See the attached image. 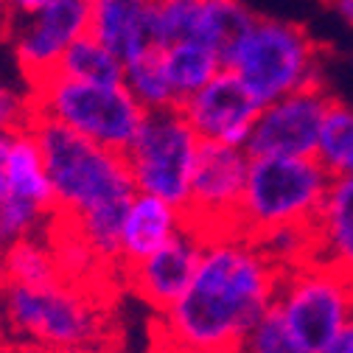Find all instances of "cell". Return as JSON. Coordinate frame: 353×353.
Returning <instances> with one entry per match:
<instances>
[{
  "label": "cell",
  "mask_w": 353,
  "mask_h": 353,
  "mask_svg": "<svg viewBox=\"0 0 353 353\" xmlns=\"http://www.w3.org/2000/svg\"><path fill=\"white\" fill-rule=\"evenodd\" d=\"M283 267L255 241L205 244L188 292L152 328V336L188 353H239L250 328L275 303Z\"/></svg>",
  "instance_id": "cell-1"
},
{
  "label": "cell",
  "mask_w": 353,
  "mask_h": 353,
  "mask_svg": "<svg viewBox=\"0 0 353 353\" xmlns=\"http://www.w3.org/2000/svg\"><path fill=\"white\" fill-rule=\"evenodd\" d=\"M28 126L46 160L54 216L73 225L107 267L121 272V225L138 194L126 157L46 115L31 112Z\"/></svg>",
  "instance_id": "cell-2"
},
{
  "label": "cell",
  "mask_w": 353,
  "mask_h": 353,
  "mask_svg": "<svg viewBox=\"0 0 353 353\" xmlns=\"http://www.w3.org/2000/svg\"><path fill=\"white\" fill-rule=\"evenodd\" d=\"M0 339H6L9 347H37L46 353L110 345L107 292L65 278L39 286L0 281Z\"/></svg>",
  "instance_id": "cell-3"
},
{
  "label": "cell",
  "mask_w": 353,
  "mask_h": 353,
  "mask_svg": "<svg viewBox=\"0 0 353 353\" xmlns=\"http://www.w3.org/2000/svg\"><path fill=\"white\" fill-rule=\"evenodd\" d=\"M334 183L317 157H250L239 239L261 244L281 230L312 228Z\"/></svg>",
  "instance_id": "cell-4"
},
{
  "label": "cell",
  "mask_w": 353,
  "mask_h": 353,
  "mask_svg": "<svg viewBox=\"0 0 353 353\" xmlns=\"http://www.w3.org/2000/svg\"><path fill=\"white\" fill-rule=\"evenodd\" d=\"M222 65L233 70L261 107L323 81L317 46L300 26L255 17V23L225 51Z\"/></svg>",
  "instance_id": "cell-5"
},
{
  "label": "cell",
  "mask_w": 353,
  "mask_h": 353,
  "mask_svg": "<svg viewBox=\"0 0 353 353\" xmlns=\"http://www.w3.org/2000/svg\"><path fill=\"white\" fill-rule=\"evenodd\" d=\"M31 112L46 115L76 135L104 149L126 154L143 123L146 110L126 90V84H87L48 76L28 90Z\"/></svg>",
  "instance_id": "cell-6"
},
{
  "label": "cell",
  "mask_w": 353,
  "mask_h": 353,
  "mask_svg": "<svg viewBox=\"0 0 353 353\" xmlns=\"http://www.w3.org/2000/svg\"><path fill=\"white\" fill-rule=\"evenodd\" d=\"M199 143V135L180 107L146 112L135 141L123 154L135 188L183 210L191 191Z\"/></svg>",
  "instance_id": "cell-7"
},
{
  "label": "cell",
  "mask_w": 353,
  "mask_h": 353,
  "mask_svg": "<svg viewBox=\"0 0 353 353\" xmlns=\"http://www.w3.org/2000/svg\"><path fill=\"white\" fill-rule=\"evenodd\" d=\"M54 191L31 126L0 132V255L54 219Z\"/></svg>",
  "instance_id": "cell-8"
},
{
  "label": "cell",
  "mask_w": 353,
  "mask_h": 353,
  "mask_svg": "<svg viewBox=\"0 0 353 353\" xmlns=\"http://www.w3.org/2000/svg\"><path fill=\"white\" fill-rule=\"evenodd\" d=\"M250 154L236 146L202 141L191 176L183 230L210 244L216 239H239V210L247 188Z\"/></svg>",
  "instance_id": "cell-9"
},
{
  "label": "cell",
  "mask_w": 353,
  "mask_h": 353,
  "mask_svg": "<svg viewBox=\"0 0 353 353\" xmlns=\"http://www.w3.org/2000/svg\"><path fill=\"white\" fill-rule=\"evenodd\" d=\"M275 303L308 353H317L353 320V281L323 261H305L283 272Z\"/></svg>",
  "instance_id": "cell-10"
},
{
  "label": "cell",
  "mask_w": 353,
  "mask_h": 353,
  "mask_svg": "<svg viewBox=\"0 0 353 353\" xmlns=\"http://www.w3.org/2000/svg\"><path fill=\"white\" fill-rule=\"evenodd\" d=\"M12 37L20 73L31 87L57 73L62 54L90 34V0H48L26 17H12L3 28Z\"/></svg>",
  "instance_id": "cell-11"
},
{
  "label": "cell",
  "mask_w": 353,
  "mask_h": 353,
  "mask_svg": "<svg viewBox=\"0 0 353 353\" xmlns=\"http://www.w3.org/2000/svg\"><path fill=\"white\" fill-rule=\"evenodd\" d=\"M331 101L325 84L314 81L263 107L244 152L250 157H314Z\"/></svg>",
  "instance_id": "cell-12"
},
{
  "label": "cell",
  "mask_w": 353,
  "mask_h": 353,
  "mask_svg": "<svg viewBox=\"0 0 353 353\" xmlns=\"http://www.w3.org/2000/svg\"><path fill=\"white\" fill-rule=\"evenodd\" d=\"M180 110L199 141L244 149L263 107L233 70L222 68L196 96L180 104Z\"/></svg>",
  "instance_id": "cell-13"
},
{
  "label": "cell",
  "mask_w": 353,
  "mask_h": 353,
  "mask_svg": "<svg viewBox=\"0 0 353 353\" xmlns=\"http://www.w3.org/2000/svg\"><path fill=\"white\" fill-rule=\"evenodd\" d=\"M202 252H205V241H199L188 230H180L154 255L135 263V267H126L121 272L123 283L129 286L132 294H138L146 305H152L157 314H165L188 292L199 270Z\"/></svg>",
  "instance_id": "cell-14"
},
{
  "label": "cell",
  "mask_w": 353,
  "mask_h": 353,
  "mask_svg": "<svg viewBox=\"0 0 353 353\" xmlns=\"http://www.w3.org/2000/svg\"><path fill=\"white\" fill-rule=\"evenodd\" d=\"M183 230L180 208L152 194H135L121 225V272L146 261Z\"/></svg>",
  "instance_id": "cell-15"
},
{
  "label": "cell",
  "mask_w": 353,
  "mask_h": 353,
  "mask_svg": "<svg viewBox=\"0 0 353 353\" xmlns=\"http://www.w3.org/2000/svg\"><path fill=\"white\" fill-rule=\"evenodd\" d=\"M353 281V174L334 176L314 222V258Z\"/></svg>",
  "instance_id": "cell-16"
},
{
  "label": "cell",
  "mask_w": 353,
  "mask_h": 353,
  "mask_svg": "<svg viewBox=\"0 0 353 353\" xmlns=\"http://www.w3.org/2000/svg\"><path fill=\"white\" fill-rule=\"evenodd\" d=\"M152 0H90V34L123 62L152 48Z\"/></svg>",
  "instance_id": "cell-17"
},
{
  "label": "cell",
  "mask_w": 353,
  "mask_h": 353,
  "mask_svg": "<svg viewBox=\"0 0 353 353\" xmlns=\"http://www.w3.org/2000/svg\"><path fill=\"white\" fill-rule=\"evenodd\" d=\"M165 73L171 81V90L176 99V107L185 104L191 96H196L202 87L222 70V57L202 42H176V46L163 51Z\"/></svg>",
  "instance_id": "cell-18"
},
{
  "label": "cell",
  "mask_w": 353,
  "mask_h": 353,
  "mask_svg": "<svg viewBox=\"0 0 353 353\" xmlns=\"http://www.w3.org/2000/svg\"><path fill=\"white\" fill-rule=\"evenodd\" d=\"M57 76L87 84H123V59L93 34H84L62 54Z\"/></svg>",
  "instance_id": "cell-19"
},
{
  "label": "cell",
  "mask_w": 353,
  "mask_h": 353,
  "mask_svg": "<svg viewBox=\"0 0 353 353\" xmlns=\"http://www.w3.org/2000/svg\"><path fill=\"white\" fill-rule=\"evenodd\" d=\"M123 84L146 112L176 107L171 81H168V73H165L163 48L152 46L143 54H138L135 59L123 62Z\"/></svg>",
  "instance_id": "cell-20"
},
{
  "label": "cell",
  "mask_w": 353,
  "mask_h": 353,
  "mask_svg": "<svg viewBox=\"0 0 353 353\" xmlns=\"http://www.w3.org/2000/svg\"><path fill=\"white\" fill-rule=\"evenodd\" d=\"M59 267L48 239L28 236L12 244L0 255V281L6 283H23V286H39L59 281Z\"/></svg>",
  "instance_id": "cell-21"
},
{
  "label": "cell",
  "mask_w": 353,
  "mask_h": 353,
  "mask_svg": "<svg viewBox=\"0 0 353 353\" xmlns=\"http://www.w3.org/2000/svg\"><path fill=\"white\" fill-rule=\"evenodd\" d=\"M252 23H255V14L247 6H241L239 0H202L191 42H202V46L213 48L219 57H225V51Z\"/></svg>",
  "instance_id": "cell-22"
},
{
  "label": "cell",
  "mask_w": 353,
  "mask_h": 353,
  "mask_svg": "<svg viewBox=\"0 0 353 353\" xmlns=\"http://www.w3.org/2000/svg\"><path fill=\"white\" fill-rule=\"evenodd\" d=\"M331 176H342L350 171L353 163V107L342 101H331L323 129H320V141H317V154H314Z\"/></svg>",
  "instance_id": "cell-23"
},
{
  "label": "cell",
  "mask_w": 353,
  "mask_h": 353,
  "mask_svg": "<svg viewBox=\"0 0 353 353\" xmlns=\"http://www.w3.org/2000/svg\"><path fill=\"white\" fill-rule=\"evenodd\" d=\"M202 0H152L149 37L154 48H171L176 42L194 39Z\"/></svg>",
  "instance_id": "cell-24"
},
{
  "label": "cell",
  "mask_w": 353,
  "mask_h": 353,
  "mask_svg": "<svg viewBox=\"0 0 353 353\" xmlns=\"http://www.w3.org/2000/svg\"><path fill=\"white\" fill-rule=\"evenodd\" d=\"M239 353H308V347L297 339L292 325L286 323L281 305L272 303L241 342Z\"/></svg>",
  "instance_id": "cell-25"
},
{
  "label": "cell",
  "mask_w": 353,
  "mask_h": 353,
  "mask_svg": "<svg viewBox=\"0 0 353 353\" xmlns=\"http://www.w3.org/2000/svg\"><path fill=\"white\" fill-rule=\"evenodd\" d=\"M31 121V101L28 96L14 93L12 87L0 81V132H12L20 126H28Z\"/></svg>",
  "instance_id": "cell-26"
},
{
  "label": "cell",
  "mask_w": 353,
  "mask_h": 353,
  "mask_svg": "<svg viewBox=\"0 0 353 353\" xmlns=\"http://www.w3.org/2000/svg\"><path fill=\"white\" fill-rule=\"evenodd\" d=\"M317 353H353V320Z\"/></svg>",
  "instance_id": "cell-27"
},
{
  "label": "cell",
  "mask_w": 353,
  "mask_h": 353,
  "mask_svg": "<svg viewBox=\"0 0 353 353\" xmlns=\"http://www.w3.org/2000/svg\"><path fill=\"white\" fill-rule=\"evenodd\" d=\"M48 0H9V12L12 17H26V14H34L37 9H42Z\"/></svg>",
  "instance_id": "cell-28"
},
{
  "label": "cell",
  "mask_w": 353,
  "mask_h": 353,
  "mask_svg": "<svg viewBox=\"0 0 353 353\" xmlns=\"http://www.w3.org/2000/svg\"><path fill=\"white\" fill-rule=\"evenodd\" d=\"M149 353H188V350L174 347V345H168V342H163V339L152 336V350H149Z\"/></svg>",
  "instance_id": "cell-29"
},
{
  "label": "cell",
  "mask_w": 353,
  "mask_h": 353,
  "mask_svg": "<svg viewBox=\"0 0 353 353\" xmlns=\"http://www.w3.org/2000/svg\"><path fill=\"white\" fill-rule=\"evenodd\" d=\"M59 353H118L110 345H90V347H70V350H59Z\"/></svg>",
  "instance_id": "cell-30"
},
{
  "label": "cell",
  "mask_w": 353,
  "mask_h": 353,
  "mask_svg": "<svg viewBox=\"0 0 353 353\" xmlns=\"http://www.w3.org/2000/svg\"><path fill=\"white\" fill-rule=\"evenodd\" d=\"M334 6L339 12V17H345L353 26V0H334Z\"/></svg>",
  "instance_id": "cell-31"
},
{
  "label": "cell",
  "mask_w": 353,
  "mask_h": 353,
  "mask_svg": "<svg viewBox=\"0 0 353 353\" xmlns=\"http://www.w3.org/2000/svg\"><path fill=\"white\" fill-rule=\"evenodd\" d=\"M12 20V12H9V0H0V28H6V23Z\"/></svg>",
  "instance_id": "cell-32"
},
{
  "label": "cell",
  "mask_w": 353,
  "mask_h": 353,
  "mask_svg": "<svg viewBox=\"0 0 353 353\" xmlns=\"http://www.w3.org/2000/svg\"><path fill=\"white\" fill-rule=\"evenodd\" d=\"M9 353H46V350H37V347H9Z\"/></svg>",
  "instance_id": "cell-33"
},
{
  "label": "cell",
  "mask_w": 353,
  "mask_h": 353,
  "mask_svg": "<svg viewBox=\"0 0 353 353\" xmlns=\"http://www.w3.org/2000/svg\"><path fill=\"white\" fill-rule=\"evenodd\" d=\"M0 353H9V350H6V347H3V345H0Z\"/></svg>",
  "instance_id": "cell-34"
},
{
  "label": "cell",
  "mask_w": 353,
  "mask_h": 353,
  "mask_svg": "<svg viewBox=\"0 0 353 353\" xmlns=\"http://www.w3.org/2000/svg\"><path fill=\"white\" fill-rule=\"evenodd\" d=\"M347 174H353V163H350V171H347Z\"/></svg>",
  "instance_id": "cell-35"
}]
</instances>
